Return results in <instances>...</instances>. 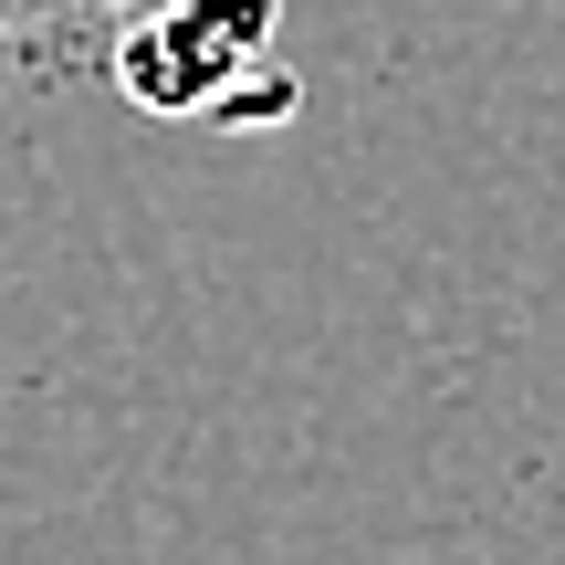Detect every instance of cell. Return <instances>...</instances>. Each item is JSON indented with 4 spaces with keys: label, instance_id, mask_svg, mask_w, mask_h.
Here are the masks:
<instances>
[{
    "label": "cell",
    "instance_id": "6da1fadb",
    "mask_svg": "<svg viewBox=\"0 0 565 565\" xmlns=\"http://www.w3.org/2000/svg\"><path fill=\"white\" fill-rule=\"evenodd\" d=\"M282 0H168L116 32V95L168 126H263L294 105L282 84Z\"/></svg>",
    "mask_w": 565,
    "mask_h": 565
},
{
    "label": "cell",
    "instance_id": "7a4b0ae2",
    "mask_svg": "<svg viewBox=\"0 0 565 565\" xmlns=\"http://www.w3.org/2000/svg\"><path fill=\"white\" fill-rule=\"evenodd\" d=\"M42 11H126V0H42Z\"/></svg>",
    "mask_w": 565,
    "mask_h": 565
},
{
    "label": "cell",
    "instance_id": "3957f363",
    "mask_svg": "<svg viewBox=\"0 0 565 565\" xmlns=\"http://www.w3.org/2000/svg\"><path fill=\"white\" fill-rule=\"evenodd\" d=\"M11 11H32V0H0V32H11Z\"/></svg>",
    "mask_w": 565,
    "mask_h": 565
}]
</instances>
